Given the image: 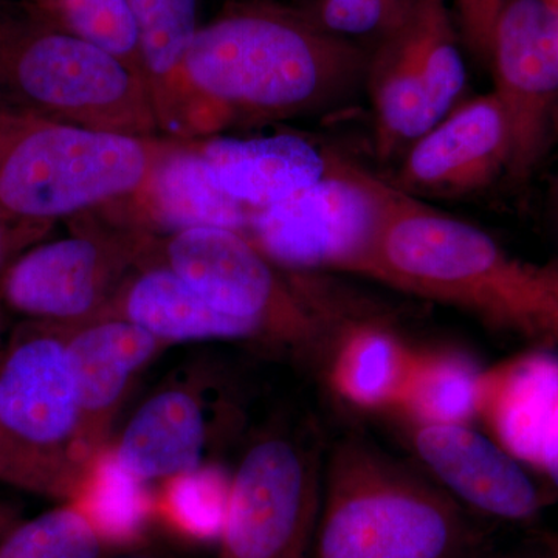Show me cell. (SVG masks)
Segmentation results:
<instances>
[{
	"mask_svg": "<svg viewBox=\"0 0 558 558\" xmlns=\"http://www.w3.org/2000/svg\"><path fill=\"white\" fill-rule=\"evenodd\" d=\"M363 68L351 39L323 27L307 10L270 0L226 7L201 25L186 75L229 124L292 119L347 92Z\"/></svg>",
	"mask_w": 558,
	"mask_h": 558,
	"instance_id": "cell-1",
	"label": "cell"
},
{
	"mask_svg": "<svg viewBox=\"0 0 558 558\" xmlns=\"http://www.w3.org/2000/svg\"><path fill=\"white\" fill-rule=\"evenodd\" d=\"M363 277L558 347V263L517 258L486 231L399 189Z\"/></svg>",
	"mask_w": 558,
	"mask_h": 558,
	"instance_id": "cell-2",
	"label": "cell"
},
{
	"mask_svg": "<svg viewBox=\"0 0 558 558\" xmlns=\"http://www.w3.org/2000/svg\"><path fill=\"white\" fill-rule=\"evenodd\" d=\"M472 512L359 435L333 446L312 558H488Z\"/></svg>",
	"mask_w": 558,
	"mask_h": 558,
	"instance_id": "cell-3",
	"label": "cell"
},
{
	"mask_svg": "<svg viewBox=\"0 0 558 558\" xmlns=\"http://www.w3.org/2000/svg\"><path fill=\"white\" fill-rule=\"evenodd\" d=\"M168 143L47 119L0 98V211L51 226L130 196Z\"/></svg>",
	"mask_w": 558,
	"mask_h": 558,
	"instance_id": "cell-4",
	"label": "cell"
},
{
	"mask_svg": "<svg viewBox=\"0 0 558 558\" xmlns=\"http://www.w3.org/2000/svg\"><path fill=\"white\" fill-rule=\"evenodd\" d=\"M97 453L64 326L25 319L0 354V481L70 501Z\"/></svg>",
	"mask_w": 558,
	"mask_h": 558,
	"instance_id": "cell-5",
	"label": "cell"
},
{
	"mask_svg": "<svg viewBox=\"0 0 558 558\" xmlns=\"http://www.w3.org/2000/svg\"><path fill=\"white\" fill-rule=\"evenodd\" d=\"M0 98L47 119L134 137L159 134L142 75L90 40L0 2Z\"/></svg>",
	"mask_w": 558,
	"mask_h": 558,
	"instance_id": "cell-6",
	"label": "cell"
},
{
	"mask_svg": "<svg viewBox=\"0 0 558 558\" xmlns=\"http://www.w3.org/2000/svg\"><path fill=\"white\" fill-rule=\"evenodd\" d=\"M395 191L392 183L337 156L326 178L253 209L245 236L281 269L363 277Z\"/></svg>",
	"mask_w": 558,
	"mask_h": 558,
	"instance_id": "cell-7",
	"label": "cell"
},
{
	"mask_svg": "<svg viewBox=\"0 0 558 558\" xmlns=\"http://www.w3.org/2000/svg\"><path fill=\"white\" fill-rule=\"evenodd\" d=\"M161 263L216 310L256 326L271 347L323 348L329 317L240 231L199 227L159 245Z\"/></svg>",
	"mask_w": 558,
	"mask_h": 558,
	"instance_id": "cell-8",
	"label": "cell"
},
{
	"mask_svg": "<svg viewBox=\"0 0 558 558\" xmlns=\"http://www.w3.org/2000/svg\"><path fill=\"white\" fill-rule=\"evenodd\" d=\"M322 494L314 436L284 425L260 433L231 476L218 558H307Z\"/></svg>",
	"mask_w": 558,
	"mask_h": 558,
	"instance_id": "cell-9",
	"label": "cell"
},
{
	"mask_svg": "<svg viewBox=\"0 0 558 558\" xmlns=\"http://www.w3.org/2000/svg\"><path fill=\"white\" fill-rule=\"evenodd\" d=\"M75 233L43 242L0 274V300L32 322L73 326L105 314L132 271L150 263L157 236L109 220L75 218Z\"/></svg>",
	"mask_w": 558,
	"mask_h": 558,
	"instance_id": "cell-10",
	"label": "cell"
},
{
	"mask_svg": "<svg viewBox=\"0 0 558 558\" xmlns=\"http://www.w3.org/2000/svg\"><path fill=\"white\" fill-rule=\"evenodd\" d=\"M488 60L508 124V172L524 178L542 159L558 102L557 7L548 0L505 3Z\"/></svg>",
	"mask_w": 558,
	"mask_h": 558,
	"instance_id": "cell-11",
	"label": "cell"
},
{
	"mask_svg": "<svg viewBox=\"0 0 558 558\" xmlns=\"http://www.w3.org/2000/svg\"><path fill=\"white\" fill-rule=\"evenodd\" d=\"M405 435L435 483L469 512L506 523H527L545 506L520 461L470 425L407 422Z\"/></svg>",
	"mask_w": 558,
	"mask_h": 558,
	"instance_id": "cell-12",
	"label": "cell"
},
{
	"mask_svg": "<svg viewBox=\"0 0 558 558\" xmlns=\"http://www.w3.org/2000/svg\"><path fill=\"white\" fill-rule=\"evenodd\" d=\"M508 161V124L490 92L451 108L411 143L392 185L410 196H458L484 189Z\"/></svg>",
	"mask_w": 558,
	"mask_h": 558,
	"instance_id": "cell-13",
	"label": "cell"
},
{
	"mask_svg": "<svg viewBox=\"0 0 558 558\" xmlns=\"http://www.w3.org/2000/svg\"><path fill=\"white\" fill-rule=\"evenodd\" d=\"M102 208H110L109 222L153 236L199 227L245 234L253 213L219 185L196 146L175 143H168L134 193Z\"/></svg>",
	"mask_w": 558,
	"mask_h": 558,
	"instance_id": "cell-14",
	"label": "cell"
},
{
	"mask_svg": "<svg viewBox=\"0 0 558 558\" xmlns=\"http://www.w3.org/2000/svg\"><path fill=\"white\" fill-rule=\"evenodd\" d=\"M64 329L87 439L100 451L135 376L167 344L130 319L109 314Z\"/></svg>",
	"mask_w": 558,
	"mask_h": 558,
	"instance_id": "cell-15",
	"label": "cell"
},
{
	"mask_svg": "<svg viewBox=\"0 0 558 558\" xmlns=\"http://www.w3.org/2000/svg\"><path fill=\"white\" fill-rule=\"evenodd\" d=\"M229 196L250 209L270 207L314 185L332 170L337 154L296 134L215 137L194 143Z\"/></svg>",
	"mask_w": 558,
	"mask_h": 558,
	"instance_id": "cell-16",
	"label": "cell"
},
{
	"mask_svg": "<svg viewBox=\"0 0 558 558\" xmlns=\"http://www.w3.org/2000/svg\"><path fill=\"white\" fill-rule=\"evenodd\" d=\"M208 444L209 414L201 392L168 385L138 407L112 449L128 472L150 484L201 468Z\"/></svg>",
	"mask_w": 558,
	"mask_h": 558,
	"instance_id": "cell-17",
	"label": "cell"
},
{
	"mask_svg": "<svg viewBox=\"0 0 558 558\" xmlns=\"http://www.w3.org/2000/svg\"><path fill=\"white\" fill-rule=\"evenodd\" d=\"M105 314L130 319L165 344L215 340L266 343L256 326L213 307L161 260L132 271Z\"/></svg>",
	"mask_w": 558,
	"mask_h": 558,
	"instance_id": "cell-18",
	"label": "cell"
},
{
	"mask_svg": "<svg viewBox=\"0 0 558 558\" xmlns=\"http://www.w3.org/2000/svg\"><path fill=\"white\" fill-rule=\"evenodd\" d=\"M558 403V357L539 349L483 371L478 416L517 461L539 468Z\"/></svg>",
	"mask_w": 558,
	"mask_h": 558,
	"instance_id": "cell-19",
	"label": "cell"
},
{
	"mask_svg": "<svg viewBox=\"0 0 558 558\" xmlns=\"http://www.w3.org/2000/svg\"><path fill=\"white\" fill-rule=\"evenodd\" d=\"M336 333L328 380L337 398L359 410H398L418 351L377 323H352Z\"/></svg>",
	"mask_w": 558,
	"mask_h": 558,
	"instance_id": "cell-20",
	"label": "cell"
},
{
	"mask_svg": "<svg viewBox=\"0 0 558 558\" xmlns=\"http://www.w3.org/2000/svg\"><path fill=\"white\" fill-rule=\"evenodd\" d=\"M369 84L380 156L410 146L444 117L418 69L402 22L385 33L371 65Z\"/></svg>",
	"mask_w": 558,
	"mask_h": 558,
	"instance_id": "cell-21",
	"label": "cell"
},
{
	"mask_svg": "<svg viewBox=\"0 0 558 558\" xmlns=\"http://www.w3.org/2000/svg\"><path fill=\"white\" fill-rule=\"evenodd\" d=\"M70 501L86 513L109 549L137 545L154 521V492L120 464L112 444L92 459Z\"/></svg>",
	"mask_w": 558,
	"mask_h": 558,
	"instance_id": "cell-22",
	"label": "cell"
},
{
	"mask_svg": "<svg viewBox=\"0 0 558 558\" xmlns=\"http://www.w3.org/2000/svg\"><path fill=\"white\" fill-rule=\"evenodd\" d=\"M483 371L459 351H418L398 407L409 424L470 425L478 417Z\"/></svg>",
	"mask_w": 558,
	"mask_h": 558,
	"instance_id": "cell-23",
	"label": "cell"
},
{
	"mask_svg": "<svg viewBox=\"0 0 558 558\" xmlns=\"http://www.w3.org/2000/svg\"><path fill=\"white\" fill-rule=\"evenodd\" d=\"M159 484L154 494V521H160L182 538L219 542L231 487L226 470L202 464Z\"/></svg>",
	"mask_w": 558,
	"mask_h": 558,
	"instance_id": "cell-24",
	"label": "cell"
},
{
	"mask_svg": "<svg viewBox=\"0 0 558 558\" xmlns=\"http://www.w3.org/2000/svg\"><path fill=\"white\" fill-rule=\"evenodd\" d=\"M402 25L425 83L446 116L465 87V65L447 0H417Z\"/></svg>",
	"mask_w": 558,
	"mask_h": 558,
	"instance_id": "cell-25",
	"label": "cell"
},
{
	"mask_svg": "<svg viewBox=\"0 0 558 558\" xmlns=\"http://www.w3.org/2000/svg\"><path fill=\"white\" fill-rule=\"evenodd\" d=\"M22 5L47 24L110 51L145 78L128 0H22Z\"/></svg>",
	"mask_w": 558,
	"mask_h": 558,
	"instance_id": "cell-26",
	"label": "cell"
},
{
	"mask_svg": "<svg viewBox=\"0 0 558 558\" xmlns=\"http://www.w3.org/2000/svg\"><path fill=\"white\" fill-rule=\"evenodd\" d=\"M109 549L73 501L21 524L0 543V558H101Z\"/></svg>",
	"mask_w": 558,
	"mask_h": 558,
	"instance_id": "cell-27",
	"label": "cell"
},
{
	"mask_svg": "<svg viewBox=\"0 0 558 558\" xmlns=\"http://www.w3.org/2000/svg\"><path fill=\"white\" fill-rule=\"evenodd\" d=\"M417 0H315L307 10L329 32L351 38L387 33L405 20Z\"/></svg>",
	"mask_w": 558,
	"mask_h": 558,
	"instance_id": "cell-28",
	"label": "cell"
},
{
	"mask_svg": "<svg viewBox=\"0 0 558 558\" xmlns=\"http://www.w3.org/2000/svg\"><path fill=\"white\" fill-rule=\"evenodd\" d=\"M457 3L462 38L469 44L470 49L488 60L492 38H494L495 27L505 2L502 0H457Z\"/></svg>",
	"mask_w": 558,
	"mask_h": 558,
	"instance_id": "cell-29",
	"label": "cell"
},
{
	"mask_svg": "<svg viewBox=\"0 0 558 558\" xmlns=\"http://www.w3.org/2000/svg\"><path fill=\"white\" fill-rule=\"evenodd\" d=\"M49 227L13 219L0 211V274L22 252L38 244Z\"/></svg>",
	"mask_w": 558,
	"mask_h": 558,
	"instance_id": "cell-30",
	"label": "cell"
},
{
	"mask_svg": "<svg viewBox=\"0 0 558 558\" xmlns=\"http://www.w3.org/2000/svg\"><path fill=\"white\" fill-rule=\"evenodd\" d=\"M538 469L543 470L550 483L558 488V403L546 429Z\"/></svg>",
	"mask_w": 558,
	"mask_h": 558,
	"instance_id": "cell-31",
	"label": "cell"
},
{
	"mask_svg": "<svg viewBox=\"0 0 558 558\" xmlns=\"http://www.w3.org/2000/svg\"><path fill=\"white\" fill-rule=\"evenodd\" d=\"M508 558H558L557 556H543V554H521V556H513Z\"/></svg>",
	"mask_w": 558,
	"mask_h": 558,
	"instance_id": "cell-32",
	"label": "cell"
},
{
	"mask_svg": "<svg viewBox=\"0 0 558 558\" xmlns=\"http://www.w3.org/2000/svg\"><path fill=\"white\" fill-rule=\"evenodd\" d=\"M117 558H149V557L123 556V557H117Z\"/></svg>",
	"mask_w": 558,
	"mask_h": 558,
	"instance_id": "cell-33",
	"label": "cell"
},
{
	"mask_svg": "<svg viewBox=\"0 0 558 558\" xmlns=\"http://www.w3.org/2000/svg\"><path fill=\"white\" fill-rule=\"evenodd\" d=\"M549 3H553L554 7L558 9V0H548Z\"/></svg>",
	"mask_w": 558,
	"mask_h": 558,
	"instance_id": "cell-34",
	"label": "cell"
},
{
	"mask_svg": "<svg viewBox=\"0 0 558 558\" xmlns=\"http://www.w3.org/2000/svg\"><path fill=\"white\" fill-rule=\"evenodd\" d=\"M0 330H2V315H0Z\"/></svg>",
	"mask_w": 558,
	"mask_h": 558,
	"instance_id": "cell-35",
	"label": "cell"
},
{
	"mask_svg": "<svg viewBox=\"0 0 558 558\" xmlns=\"http://www.w3.org/2000/svg\"><path fill=\"white\" fill-rule=\"evenodd\" d=\"M557 557H558V554H557Z\"/></svg>",
	"mask_w": 558,
	"mask_h": 558,
	"instance_id": "cell-36",
	"label": "cell"
}]
</instances>
